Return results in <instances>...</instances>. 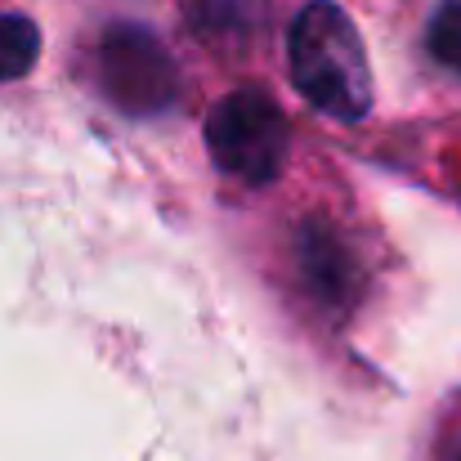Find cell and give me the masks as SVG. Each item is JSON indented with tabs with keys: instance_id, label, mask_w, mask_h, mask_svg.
Returning a JSON list of instances; mask_svg holds the SVG:
<instances>
[{
	"instance_id": "6da1fadb",
	"label": "cell",
	"mask_w": 461,
	"mask_h": 461,
	"mask_svg": "<svg viewBox=\"0 0 461 461\" xmlns=\"http://www.w3.org/2000/svg\"><path fill=\"white\" fill-rule=\"evenodd\" d=\"M292 81L331 122H363L372 113V68L349 14L331 0H309L287 36Z\"/></svg>"
},
{
	"instance_id": "7a4b0ae2",
	"label": "cell",
	"mask_w": 461,
	"mask_h": 461,
	"mask_svg": "<svg viewBox=\"0 0 461 461\" xmlns=\"http://www.w3.org/2000/svg\"><path fill=\"white\" fill-rule=\"evenodd\" d=\"M206 149L233 179L269 184L287 157V117L265 90H233L206 117Z\"/></svg>"
},
{
	"instance_id": "3957f363",
	"label": "cell",
	"mask_w": 461,
	"mask_h": 461,
	"mask_svg": "<svg viewBox=\"0 0 461 461\" xmlns=\"http://www.w3.org/2000/svg\"><path fill=\"white\" fill-rule=\"evenodd\" d=\"M99 77L104 90L126 108V113H157L170 104L175 90V63L161 50L153 32L144 27H108L99 45Z\"/></svg>"
},
{
	"instance_id": "277c9868",
	"label": "cell",
	"mask_w": 461,
	"mask_h": 461,
	"mask_svg": "<svg viewBox=\"0 0 461 461\" xmlns=\"http://www.w3.org/2000/svg\"><path fill=\"white\" fill-rule=\"evenodd\" d=\"M349 260L354 256L340 242H331L322 229H309L305 238H301L305 283H309V292L322 296V301H349V292H354V265Z\"/></svg>"
},
{
	"instance_id": "5b68a950",
	"label": "cell",
	"mask_w": 461,
	"mask_h": 461,
	"mask_svg": "<svg viewBox=\"0 0 461 461\" xmlns=\"http://www.w3.org/2000/svg\"><path fill=\"white\" fill-rule=\"evenodd\" d=\"M41 59V32L27 14H0V81H18Z\"/></svg>"
},
{
	"instance_id": "8992f818",
	"label": "cell",
	"mask_w": 461,
	"mask_h": 461,
	"mask_svg": "<svg viewBox=\"0 0 461 461\" xmlns=\"http://www.w3.org/2000/svg\"><path fill=\"white\" fill-rule=\"evenodd\" d=\"M430 54L461 77V0L439 5V14L430 18Z\"/></svg>"
},
{
	"instance_id": "52a82bcc",
	"label": "cell",
	"mask_w": 461,
	"mask_h": 461,
	"mask_svg": "<svg viewBox=\"0 0 461 461\" xmlns=\"http://www.w3.org/2000/svg\"><path fill=\"white\" fill-rule=\"evenodd\" d=\"M457 461H461V457H457Z\"/></svg>"
}]
</instances>
